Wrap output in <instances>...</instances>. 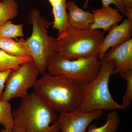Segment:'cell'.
<instances>
[{
	"mask_svg": "<svg viewBox=\"0 0 132 132\" xmlns=\"http://www.w3.org/2000/svg\"><path fill=\"white\" fill-rule=\"evenodd\" d=\"M1 132H12V130H7V129H3Z\"/></svg>",
	"mask_w": 132,
	"mask_h": 132,
	"instance_id": "25",
	"label": "cell"
},
{
	"mask_svg": "<svg viewBox=\"0 0 132 132\" xmlns=\"http://www.w3.org/2000/svg\"><path fill=\"white\" fill-rule=\"evenodd\" d=\"M92 13L94 22L90 29H102L104 32L109 31L114 25L123 21L124 17L117 8L110 6L93 10Z\"/></svg>",
	"mask_w": 132,
	"mask_h": 132,
	"instance_id": "11",
	"label": "cell"
},
{
	"mask_svg": "<svg viewBox=\"0 0 132 132\" xmlns=\"http://www.w3.org/2000/svg\"><path fill=\"white\" fill-rule=\"evenodd\" d=\"M12 106L9 101L0 100V124L7 130H12L14 122Z\"/></svg>",
	"mask_w": 132,
	"mask_h": 132,
	"instance_id": "19",
	"label": "cell"
},
{
	"mask_svg": "<svg viewBox=\"0 0 132 132\" xmlns=\"http://www.w3.org/2000/svg\"><path fill=\"white\" fill-rule=\"evenodd\" d=\"M125 6L127 8H132V0H121Z\"/></svg>",
	"mask_w": 132,
	"mask_h": 132,
	"instance_id": "24",
	"label": "cell"
},
{
	"mask_svg": "<svg viewBox=\"0 0 132 132\" xmlns=\"http://www.w3.org/2000/svg\"><path fill=\"white\" fill-rule=\"evenodd\" d=\"M101 64L97 57L70 60L57 53L48 61L47 70L52 75L64 76L81 84H86L97 76Z\"/></svg>",
	"mask_w": 132,
	"mask_h": 132,
	"instance_id": "6",
	"label": "cell"
},
{
	"mask_svg": "<svg viewBox=\"0 0 132 132\" xmlns=\"http://www.w3.org/2000/svg\"><path fill=\"white\" fill-rule=\"evenodd\" d=\"M13 113L14 125L25 132H60L55 111L34 92L22 99Z\"/></svg>",
	"mask_w": 132,
	"mask_h": 132,
	"instance_id": "2",
	"label": "cell"
},
{
	"mask_svg": "<svg viewBox=\"0 0 132 132\" xmlns=\"http://www.w3.org/2000/svg\"></svg>",
	"mask_w": 132,
	"mask_h": 132,
	"instance_id": "26",
	"label": "cell"
},
{
	"mask_svg": "<svg viewBox=\"0 0 132 132\" xmlns=\"http://www.w3.org/2000/svg\"><path fill=\"white\" fill-rule=\"evenodd\" d=\"M33 87L45 103L60 113L77 110L82 102V84L67 77L45 73Z\"/></svg>",
	"mask_w": 132,
	"mask_h": 132,
	"instance_id": "1",
	"label": "cell"
},
{
	"mask_svg": "<svg viewBox=\"0 0 132 132\" xmlns=\"http://www.w3.org/2000/svg\"><path fill=\"white\" fill-rule=\"evenodd\" d=\"M104 38L100 29L68 28L56 39L57 52L70 60L98 57Z\"/></svg>",
	"mask_w": 132,
	"mask_h": 132,
	"instance_id": "3",
	"label": "cell"
},
{
	"mask_svg": "<svg viewBox=\"0 0 132 132\" xmlns=\"http://www.w3.org/2000/svg\"><path fill=\"white\" fill-rule=\"evenodd\" d=\"M68 28L79 29L90 28L94 23L93 15L88 10L85 11L77 6L74 2L67 1L66 3Z\"/></svg>",
	"mask_w": 132,
	"mask_h": 132,
	"instance_id": "12",
	"label": "cell"
},
{
	"mask_svg": "<svg viewBox=\"0 0 132 132\" xmlns=\"http://www.w3.org/2000/svg\"><path fill=\"white\" fill-rule=\"evenodd\" d=\"M19 5L15 0H0V26L16 18Z\"/></svg>",
	"mask_w": 132,
	"mask_h": 132,
	"instance_id": "17",
	"label": "cell"
},
{
	"mask_svg": "<svg viewBox=\"0 0 132 132\" xmlns=\"http://www.w3.org/2000/svg\"><path fill=\"white\" fill-rule=\"evenodd\" d=\"M103 7L109 6L110 4H114L119 12L125 15L127 18L132 19V8L127 7L121 0H101ZM90 0H85L83 7L84 9L87 8Z\"/></svg>",
	"mask_w": 132,
	"mask_h": 132,
	"instance_id": "21",
	"label": "cell"
},
{
	"mask_svg": "<svg viewBox=\"0 0 132 132\" xmlns=\"http://www.w3.org/2000/svg\"><path fill=\"white\" fill-rule=\"evenodd\" d=\"M12 70L0 72V100L1 99L7 79Z\"/></svg>",
	"mask_w": 132,
	"mask_h": 132,
	"instance_id": "22",
	"label": "cell"
},
{
	"mask_svg": "<svg viewBox=\"0 0 132 132\" xmlns=\"http://www.w3.org/2000/svg\"><path fill=\"white\" fill-rule=\"evenodd\" d=\"M120 123L119 114L116 111H113L107 114L106 122L104 125L97 127L95 124H90L87 132H115L118 130Z\"/></svg>",
	"mask_w": 132,
	"mask_h": 132,
	"instance_id": "16",
	"label": "cell"
},
{
	"mask_svg": "<svg viewBox=\"0 0 132 132\" xmlns=\"http://www.w3.org/2000/svg\"><path fill=\"white\" fill-rule=\"evenodd\" d=\"M12 132H25L21 127L17 125H14V127L12 129Z\"/></svg>",
	"mask_w": 132,
	"mask_h": 132,
	"instance_id": "23",
	"label": "cell"
},
{
	"mask_svg": "<svg viewBox=\"0 0 132 132\" xmlns=\"http://www.w3.org/2000/svg\"><path fill=\"white\" fill-rule=\"evenodd\" d=\"M102 114V110L84 112L79 109L60 113L58 122L60 132H87L89 125Z\"/></svg>",
	"mask_w": 132,
	"mask_h": 132,
	"instance_id": "8",
	"label": "cell"
},
{
	"mask_svg": "<svg viewBox=\"0 0 132 132\" xmlns=\"http://www.w3.org/2000/svg\"><path fill=\"white\" fill-rule=\"evenodd\" d=\"M33 60L31 56H13L0 49V72L16 69L21 64Z\"/></svg>",
	"mask_w": 132,
	"mask_h": 132,
	"instance_id": "15",
	"label": "cell"
},
{
	"mask_svg": "<svg viewBox=\"0 0 132 132\" xmlns=\"http://www.w3.org/2000/svg\"><path fill=\"white\" fill-rule=\"evenodd\" d=\"M109 31L107 35L104 38L100 48L98 58L100 60L110 48L131 39L132 19H124L121 24L113 26Z\"/></svg>",
	"mask_w": 132,
	"mask_h": 132,
	"instance_id": "10",
	"label": "cell"
},
{
	"mask_svg": "<svg viewBox=\"0 0 132 132\" xmlns=\"http://www.w3.org/2000/svg\"><path fill=\"white\" fill-rule=\"evenodd\" d=\"M0 49L13 56H31L26 40L22 39L16 41L11 38H0Z\"/></svg>",
	"mask_w": 132,
	"mask_h": 132,
	"instance_id": "14",
	"label": "cell"
},
{
	"mask_svg": "<svg viewBox=\"0 0 132 132\" xmlns=\"http://www.w3.org/2000/svg\"><path fill=\"white\" fill-rule=\"evenodd\" d=\"M120 77L126 81V93L122 98V105L123 110L130 106L132 101V70L119 73Z\"/></svg>",
	"mask_w": 132,
	"mask_h": 132,
	"instance_id": "20",
	"label": "cell"
},
{
	"mask_svg": "<svg viewBox=\"0 0 132 132\" xmlns=\"http://www.w3.org/2000/svg\"><path fill=\"white\" fill-rule=\"evenodd\" d=\"M40 73L33 60L12 70L7 79L1 100L9 101L14 98H24L28 94L29 89L34 86Z\"/></svg>",
	"mask_w": 132,
	"mask_h": 132,
	"instance_id": "7",
	"label": "cell"
},
{
	"mask_svg": "<svg viewBox=\"0 0 132 132\" xmlns=\"http://www.w3.org/2000/svg\"><path fill=\"white\" fill-rule=\"evenodd\" d=\"M32 32L26 43L40 73L44 75L48 61L57 53L56 39L48 34V23L36 9L31 10L28 17Z\"/></svg>",
	"mask_w": 132,
	"mask_h": 132,
	"instance_id": "5",
	"label": "cell"
},
{
	"mask_svg": "<svg viewBox=\"0 0 132 132\" xmlns=\"http://www.w3.org/2000/svg\"><path fill=\"white\" fill-rule=\"evenodd\" d=\"M97 76L91 82L82 84L83 98L80 111L90 112L98 110H123L121 104L114 100L110 93L109 82L114 69L111 61L101 60Z\"/></svg>",
	"mask_w": 132,
	"mask_h": 132,
	"instance_id": "4",
	"label": "cell"
},
{
	"mask_svg": "<svg viewBox=\"0 0 132 132\" xmlns=\"http://www.w3.org/2000/svg\"><path fill=\"white\" fill-rule=\"evenodd\" d=\"M101 60L112 62V74L132 70V38L110 48Z\"/></svg>",
	"mask_w": 132,
	"mask_h": 132,
	"instance_id": "9",
	"label": "cell"
},
{
	"mask_svg": "<svg viewBox=\"0 0 132 132\" xmlns=\"http://www.w3.org/2000/svg\"><path fill=\"white\" fill-rule=\"evenodd\" d=\"M23 24H15L8 20L0 26V38H15L24 36Z\"/></svg>",
	"mask_w": 132,
	"mask_h": 132,
	"instance_id": "18",
	"label": "cell"
},
{
	"mask_svg": "<svg viewBox=\"0 0 132 132\" xmlns=\"http://www.w3.org/2000/svg\"><path fill=\"white\" fill-rule=\"evenodd\" d=\"M52 7L54 17L53 28L59 32H63L68 28L67 12L66 9L67 0H47Z\"/></svg>",
	"mask_w": 132,
	"mask_h": 132,
	"instance_id": "13",
	"label": "cell"
}]
</instances>
